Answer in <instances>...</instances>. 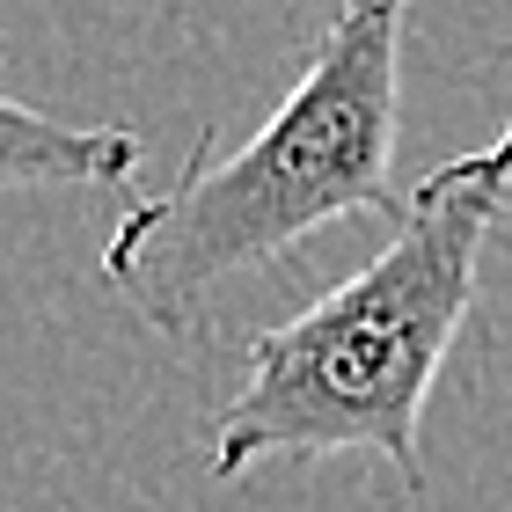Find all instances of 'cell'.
<instances>
[{
    "label": "cell",
    "instance_id": "obj_1",
    "mask_svg": "<svg viewBox=\"0 0 512 512\" xmlns=\"http://www.w3.org/2000/svg\"><path fill=\"white\" fill-rule=\"evenodd\" d=\"M512 220V118L491 147L454 154L395 213L366 271L249 344V374L213 425V476L235 483L271 454H381L425 483L417 425L476 300L483 242Z\"/></svg>",
    "mask_w": 512,
    "mask_h": 512
},
{
    "label": "cell",
    "instance_id": "obj_3",
    "mask_svg": "<svg viewBox=\"0 0 512 512\" xmlns=\"http://www.w3.org/2000/svg\"><path fill=\"white\" fill-rule=\"evenodd\" d=\"M139 161L132 125H59L0 88V191H118Z\"/></svg>",
    "mask_w": 512,
    "mask_h": 512
},
{
    "label": "cell",
    "instance_id": "obj_2",
    "mask_svg": "<svg viewBox=\"0 0 512 512\" xmlns=\"http://www.w3.org/2000/svg\"><path fill=\"white\" fill-rule=\"evenodd\" d=\"M403 30L410 0H344L286 103L235 154H213L205 132L176 191L118 220L103 286H118L154 330H183L220 278L278 264L315 227L403 213Z\"/></svg>",
    "mask_w": 512,
    "mask_h": 512
}]
</instances>
